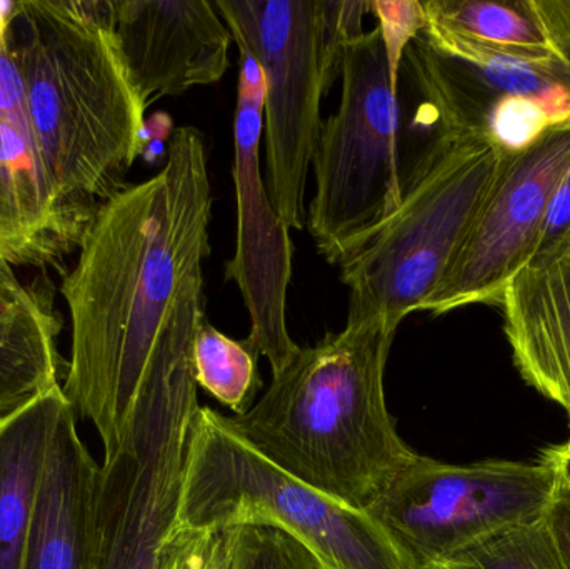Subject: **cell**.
Wrapping results in <instances>:
<instances>
[{"label": "cell", "instance_id": "16", "mask_svg": "<svg viewBox=\"0 0 570 569\" xmlns=\"http://www.w3.org/2000/svg\"><path fill=\"white\" fill-rule=\"evenodd\" d=\"M60 331L49 287L23 284L0 259V418L60 386Z\"/></svg>", "mask_w": 570, "mask_h": 569}, {"label": "cell", "instance_id": "30", "mask_svg": "<svg viewBox=\"0 0 570 569\" xmlns=\"http://www.w3.org/2000/svg\"><path fill=\"white\" fill-rule=\"evenodd\" d=\"M542 458L554 467V470L558 471L559 480L570 487V457H562V454L548 450L544 451V457Z\"/></svg>", "mask_w": 570, "mask_h": 569}, {"label": "cell", "instance_id": "17", "mask_svg": "<svg viewBox=\"0 0 570 569\" xmlns=\"http://www.w3.org/2000/svg\"><path fill=\"white\" fill-rule=\"evenodd\" d=\"M67 406L57 386L0 418V569L22 568L50 443Z\"/></svg>", "mask_w": 570, "mask_h": 569}, {"label": "cell", "instance_id": "31", "mask_svg": "<svg viewBox=\"0 0 570 569\" xmlns=\"http://www.w3.org/2000/svg\"><path fill=\"white\" fill-rule=\"evenodd\" d=\"M551 450L554 451V453L562 454V457H570V436L564 444H561V447L551 448Z\"/></svg>", "mask_w": 570, "mask_h": 569}, {"label": "cell", "instance_id": "9", "mask_svg": "<svg viewBox=\"0 0 570 569\" xmlns=\"http://www.w3.org/2000/svg\"><path fill=\"white\" fill-rule=\"evenodd\" d=\"M559 484L544 458L449 464L421 454L365 511L415 567L441 569L492 534L544 520Z\"/></svg>", "mask_w": 570, "mask_h": 569}, {"label": "cell", "instance_id": "12", "mask_svg": "<svg viewBox=\"0 0 570 569\" xmlns=\"http://www.w3.org/2000/svg\"><path fill=\"white\" fill-rule=\"evenodd\" d=\"M112 32L144 106L219 82L233 33L216 2L112 0Z\"/></svg>", "mask_w": 570, "mask_h": 569}, {"label": "cell", "instance_id": "1", "mask_svg": "<svg viewBox=\"0 0 570 569\" xmlns=\"http://www.w3.org/2000/svg\"><path fill=\"white\" fill-rule=\"evenodd\" d=\"M210 216L206 143L184 126L163 169L106 200L80 236L79 261L62 281L72 326L62 387L73 413L96 428L104 460L119 450L147 376L193 357L207 323Z\"/></svg>", "mask_w": 570, "mask_h": 569}, {"label": "cell", "instance_id": "21", "mask_svg": "<svg viewBox=\"0 0 570 569\" xmlns=\"http://www.w3.org/2000/svg\"><path fill=\"white\" fill-rule=\"evenodd\" d=\"M441 569H569L548 520L509 528L452 557Z\"/></svg>", "mask_w": 570, "mask_h": 569}, {"label": "cell", "instance_id": "2", "mask_svg": "<svg viewBox=\"0 0 570 569\" xmlns=\"http://www.w3.org/2000/svg\"><path fill=\"white\" fill-rule=\"evenodd\" d=\"M9 46L57 216L70 239L126 189L147 107L112 32V0H13Z\"/></svg>", "mask_w": 570, "mask_h": 569}, {"label": "cell", "instance_id": "28", "mask_svg": "<svg viewBox=\"0 0 570 569\" xmlns=\"http://www.w3.org/2000/svg\"><path fill=\"white\" fill-rule=\"evenodd\" d=\"M546 520H548L549 528L554 533L556 541H558L570 569V487L562 481L554 500H552L551 508L546 514Z\"/></svg>", "mask_w": 570, "mask_h": 569}, {"label": "cell", "instance_id": "26", "mask_svg": "<svg viewBox=\"0 0 570 569\" xmlns=\"http://www.w3.org/2000/svg\"><path fill=\"white\" fill-rule=\"evenodd\" d=\"M570 263V167L556 189L529 269ZM525 267V269H528Z\"/></svg>", "mask_w": 570, "mask_h": 569}, {"label": "cell", "instance_id": "4", "mask_svg": "<svg viewBox=\"0 0 570 569\" xmlns=\"http://www.w3.org/2000/svg\"><path fill=\"white\" fill-rule=\"evenodd\" d=\"M512 154L482 129L438 127L399 170L401 200L371 239L338 264L347 323L399 324L421 313Z\"/></svg>", "mask_w": 570, "mask_h": 569}, {"label": "cell", "instance_id": "3", "mask_svg": "<svg viewBox=\"0 0 570 569\" xmlns=\"http://www.w3.org/2000/svg\"><path fill=\"white\" fill-rule=\"evenodd\" d=\"M397 331L347 323L301 347L247 413L226 416L261 454L358 510L421 458L397 433L384 376Z\"/></svg>", "mask_w": 570, "mask_h": 569}, {"label": "cell", "instance_id": "23", "mask_svg": "<svg viewBox=\"0 0 570 569\" xmlns=\"http://www.w3.org/2000/svg\"><path fill=\"white\" fill-rule=\"evenodd\" d=\"M368 10L377 19L387 52L389 72H391L392 89L399 96V70L404 60L405 50L412 40L421 36L425 29L424 2L419 0H374L368 2Z\"/></svg>", "mask_w": 570, "mask_h": 569}, {"label": "cell", "instance_id": "18", "mask_svg": "<svg viewBox=\"0 0 570 569\" xmlns=\"http://www.w3.org/2000/svg\"><path fill=\"white\" fill-rule=\"evenodd\" d=\"M422 39L439 56L458 62L492 96L525 97L558 124L570 120V60L485 46L425 22Z\"/></svg>", "mask_w": 570, "mask_h": 569}, {"label": "cell", "instance_id": "27", "mask_svg": "<svg viewBox=\"0 0 570 569\" xmlns=\"http://www.w3.org/2000/svg\"><path fill=\"white\" fill-rule=\"evenodd\" d=\"M552 42L570 60V0H532Z\"/></svg>", "mask_w": 570, "mask_h": 569}, {"label": "cell", "instance_id": "15", "mask_svg": "<svg viewBox=\"0 0 570 569\" xmlns=\"http://www.w3.org/2000/svg\"><path fill=\"white\" fill-rule=\"evenodd\" d=\"M499 306L522 380L570 416V263L522 271Z\"/></svg>", "mask_w": 570, "mask_h": 569}, {"label": "cell", "instance_id": "5", "mask_svg": "<svg viewBox=\"0 0 570 569\" xmlns=\"http://www.w3.org/2000/svg\"><path fill=\"white\" fill-rule=\"evenodd\" d=\"M273 528L317 569H419L365 510L315 490L200 406L187 441L177 530Z\"/></svg>", "mask_w": 570, "mask_h": 569}, {"label": "cell", "instance_id": "25", "mask_svg": "<svg viewBox=\"0 0 570 569\" xmlns=\"http://www.w3.org/2000/svg\"><path fill=\"white\" fill-rule=\"evenodd\" d=\"M234 569H317L297 543L273 528L244 527L237 534Z\"/></svg>", "mask_w": 570, "mask_h": 569}, {"label": "cell", "instance_id": "13", "mask_svg": "<svg viewBox=\"0 0 570 569\" xmlns=\"http://www.w3.org/2000/svg\"><path fill=\"white\" fill-rule=\"evenodd\" d=\"M10 12L12 2H0V259L43 267L77 246L57 216L27 116L10 53Z\"/></svg>", "mask_w": 570, "mask_h": 569}, {"label": "cell", "instance_id": "29", "mask_svg": "<svg viewBox=\"0 0 570 569\" xmlns=\"http://www.w3.org/2000/svg\"><path fill=\"white\" fill-rule=\"evenodd\" d=\"M174 124L169 114L159 112L153 119L146 120L144 129V149L142 156L153 154L154 157H167L169 146H164L170 134H174Z\"/></svg>", "mask_w": 570, "mask_h": 569}, {"label": "cell", "instance_id": "14", "mask_svg": "<svg viewBox=\"0 0 570 569\" xmlns=\"http://www.w3.org/2000/svg\"><path fill=\"white\" fill-rule=\"evenodd\" d=\"M99 484L100 464L79 436L70 404L50 443L20 569H96Z\"/></svg>", "mask_w": 570, "mask_h": 569}, {"label": "cell", "instance_id": "8", "mask_svg": "<svg viewBox=\"0 0 570 569\" xmlns=\"http://www.w3.org/2000/svg\"><path fill=\"white\" fill-rule=\"evenodd\" d=\"M199 408L193 363L166 364L144 381L119 450L100 464L96 569H167Z\"/></svg>", "mask_w": 570, "mask_h": 569}, {"label": "cell", "instance_id": "6", "mask_svg": "<svg viewBox=\"0 0 570 569\" xmlns=\"http://www.w3.org/2000/svg\"><path fill=\"white\" fill-rule=\"evenodd\" d=\"M233 40L266 77L267 190L288 229L305 226L308 167L321 136V102L341 73L345 46L364 33L368 2L216 0Z\"/></svg>", "mask_w": 570, "mask_h": 569}, {"label": "cell", "instance_id": "24", "mask_svg": "<svg viewBox=\"0 0 570 569\" xmlns=\"http://www.w3.org/2000/svg\"><path fill=\"white\" fill-rule=\"evenodd\" d=\"M237 534L239 528L190 531L174 527L167 569H234Z\"/></svg>", "mask_w": 570, "mask_h": 569}, {"label": "cell", "instance_id": "19", "mask_svg": "<svg viewBox=\"0 0 570 569\" xmlns=\"http://www.w3.org/2000/svg\"><path fill=\"white\" fill-rule=\"evenodd\" d=\"M424 9L431 26L485 46L542 57L564 56L539 20L532 0H429Z\"/></svg>", "mask_w": 570, "mask_h": 569}, {"label": "cell", "instance_id": "7", "mask_svg": "<svg viewBox=\"0 0 570 569\" xmlns=\"http://www.w3.org/2000/svg\"><path fill=\"white\" fill-rule=\"evenodd\" d=\"M338 109L315 147V194L305 224L331 264L357 253L401 200L399 96L377 26L345 46Z\"/></svg>", "mask_w": 570, "mask_h": 569}, {"label": "cell", "instance_id": "10", "mask_svg": "<svg viewBox=\"0 0 570 569\" xmlns=\"http://www.w3.org/2000/svg\"><path fill=\"white\" fill-rule=\"evenodd\" d=\"M239 84L234 117V184L237 197L236 254L227 263L249 311L247 343L279 374L301 347L288 334L287 291L292 277V243L287 224L274 209L261 170L266 77L263 67L239 49Z\"/></svg>", "mask_w": 570, "mask_h": 569}, {"label": "cell", "instance_id": "20", "mask_svg": "<svg viewBox=\"0 0 570 569\" xmlns=\"http://www.w3.org/2000/svg\"><path fill=\"white\" fill-rule=\"evenodd\" d=\"M257 360L259 354L247 340H233L206 323L194 344L197 387H204L236 416L247 413L256 404L257 393L263 387Z\"/></svg>", "mask_w": 570, "mask_h": 569}, {"label": "cell", "instance_id": "11", "mask_svg": "<svg viewBox=\"0 0 570 569\" xmlns=\"http://www.w3.org/2000/svg\"><path fill=\"white\" fill-rule=\"evenodd\" d=\"M570 167V120L512 154L464 243L422 311L442 316L472 304L501 303L531 263L549 204Z\"/></svg>", "mask_w": 570, "mask_h": 569}, {"label": "cell", "instance_id": "22", "mask_svg": "<svg viewBox=\"0 0 570 569\" xmlns=\"http://www.w3.org/2000/svg\"><path fill=\"white\" fill-rule=\"evenodd\" d=\"M554 126L559 124L551 114L525 97H495L484 117L485 133L511 154L529 149Z\"/></svg>", "mask_w": 570, "mask_h": 569}]
</instances>
